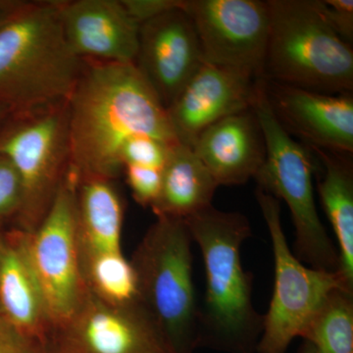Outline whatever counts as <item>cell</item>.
<instances>
[{"label": "cell", "instance_id": "6da1fadb", "mask_svg": "<svg viewBox=\"0 0 353 353\" xmlns=\"http://www.w3.org/2000/svg\"><path fill=\"white\" fill-rule=\"evenodd\" d=\"M69 167L79 181H114L120 152L137 136L179 143L167 109L134 63L83 60L68 101Z\"/></svg>", "mask_w": 353, "mask_h": 353}, {"label": "cell", "instance_id": "7a4b0ae2", "mask_svg": "<svg viewBox=\"0 0 353 353\" xmlns=\"http://www.w3.org/2000/svg\"><path fill=\"white\" fill-rule=\"evenodd\" d=\"M185 221L201 250L205 270L197 347L256 353L263 315L253 305V276L241 261V248L252 234L250 220L243 213L210 205Z\"/></svg>", "mask_w": 353, "mask_h": 353}, {"label": "cell", "instance_id": "3957f363", "mask_svg": "<svg viewBox=\"0 0 353 353\" xmlns=\"http://www.w3.org/2000/svg\"><path fill=\"white\" fill-rule=\"evenodd\" d=\"M82 64L65 38L59 0L25 1L0 28V105L17 115L68 101Z\"/></svg>", "mask_w": 353, "mask_h": 353}, {"label": "cell", "instance_id": "277c9868", "mask_svg": "<svg viewBox=\"0 0 353 353\" xmlns=\"http://www.w3.org/2000/svg\"><path fill=\"white\" fill-rule=\"evenodd\" d=\"M263 80L327 94L353 90V51L330 25L323 0H268Z\"/></svg>", "mask_w": 353, "mask_h": 353}, {"label": "cell", "instance_id": "5b68a950", "mask_svg": "<svg viewBox=\"0 0 353 353\" xmlns=\"http://www.w3.org/2000/svg\"><path fill=\"white\" fill-rule=\"evenodd\" d=\"M192 234L183 219L158 216L130 259L138 301L175 353L197 348L199 308L194 284Z\"/></svg>", "mask_w": 353, "mask_h": 353}, {"label": "cell", "instance_id": "8992f818", "mask_svg": "<svg viewBox=\"0 0 353 353\" xmlns=\"http://www.w3.org/2000/svg\"><path fill=\"white\" fill-rule=\"evenodd\" d=\"M252 109L263 134L265 159L254 179L257 189L284 201L294 228V254L311 268L336 272L340 255L323 225L315 203L314 160L307 148L285 131L274 114L261 79L256 81Z\"/></svg>", "mask_w": 353, "mask_h": 353}, {"label": "cell", "instance_id": "52a82bcc", "mask_svg": "<svg viewBox=\"0 0 353 353\" xmlns=\"http://www.w3.org/2000/svg\"><path fill=\"white\" fill-rule=\"evenodd\" d=\"M0 154L22 183V206L12 226L32 233L50 210L69 168L68 103L10 115L0 127Z\"/></svg>", "mask_w": 353, "mask_h": 353}, {"label": "cell", "instance_id": "ba28073f", "mask_svg": "<svg viewBox=\"0 0 353 353\" xmlns=\"http://www.w3.org/2000/svg\"><path fill=\"white\" fill-rule=\"evenodd\" d=\"M260 211L268 229L273 252L275 280L257 353H287L301 336L309 320L334 290L345 289L341 274L318 270L303 264L290 250L281 218V201L263 190H255Z\"/></svg>", "mask_w": 353, "mask_h": 353}, {"label": "cell", "instance_id": "9c48e42d", "mask_svg": "<svg viewBox=\"0 0 353 353\" xmlns=\"http://www.w3.org/2000/svg\"><path fill=\"white\" fill-rule=\"evenodd\" d=\"M78 183L79 176L69 167L50 210L38 228L27 233L28 254L52 333L75 314L88 292L77 234Z\"/></svg>", "mask_w": 353, "mask_h": 353}, {"label": "cell", "instance_id": "30bf717a", "mask_svg": "<svg viewBox=\"0 0 353 353\" xmlns=\"http://www.w3.org/2000/svg\"><path fill=\"white\" fill-rule=\"evenodd\" d=\"M204 61L263 78L269 9L260 0H183Z\"/></svg>", "mask_w": 353, "mask_h": 353}, {"label": "cell", "instance_id": "8fae6325", "mask_svg": "<svg viewBox=\"0 0 353 353\" xmlns=\"http://www.w3.org/2000/svg\"><path fill=\"white\" fill-rule=\"evenodd\" d=\"M50 341L60 353H175L139 301L116 305L90 292Z\"/></svg>", "mask_w": 353, "mask_h": 353}, {"label": "cell", "instance_id": "7c38bea8", "mask_svg": "<svg viewBox=\"0 0 353 353\" xmlns=\"http://www.w3.org/2000/svg\"><path fill=\"white\" fill-rule=\"evenodd\" d=\"M203 63L196 29L183 6L139 26L134 64L165 108L171 105Z\"/></svg>", "mask_w": 353, "mask_h": 353}, {"label": "cell", "instance_id": "4fadbf2b", "mask_svg": "<svg viewBox=\"0 0 353 353\" xmlns=\"http://www.w3.org/2000/svg\"><path fill=\"white\" fill-rule=\"evenodd\" d=\"M261 80L274 114L290 134H296L309 148L352 154V94H322Z\"/></svg>", "mask_w": 353, "mask_h": 353}, {"label": "cell", "instance_id": "5bb4252c", "mask_svg": "<svg viewBox=\"0 0 353 353\" xmlns=\"http://www.w3.org/2000/svg\"><path fill=\"white\" fill-rule=\"evenodd\" d=\"M256 79L204 61L167 108L179 143L192 148L208 128L252 108Z\"/></svg>", "mask_w": 353, "mask_h": 353}, {"label": "cell", "instance_id": "9a60e30c", "mask_svg": "<svg viewBox=\"0 0 353 353\" xmlns=\"http://www.w3.org/2000/svg\"><path fill=\"white\" fill-rule=\"evenodd\" d=\"M70 48L82 60L134 63L139 25L121 0H59Z\"/></svg>", "mask_w": 353, "mask_h": 353}, {"label": "cell", "instance_id": "2e32d148", "mask_svg": "<svg viewBox=\"0 0 353 353\" xmlns=\"http://www.w3.org/2000/svg\"><path fill=\"white\" fill-rule=\"evenodd\" d=\"M0 313L23 333L50 340L52 328L27 250V233L0 229Z\"/></svg>", "mask_w": 353, "mask_h": 353}, {"label": "cell", "instance_id": "e0dca14e", "mask_svg": "<svg viewBox=\"0 0 353 353\" xmlns=\"http://www.w3.org/2000/svg\"><path fill=\"white\" fill-rule=\"evenodd\" d=\"M192 150L219 187L243 185L254 179L265 159L263 134L252 108L208 128Z\"/></svg>", "mask_w": 353, "mask_h": 353}, {"label": "cell", "instance_id": "ac0fdd59", "mask_svg": "<svg viewBox=\"0 0 353 353\" xmlns=\"http://www.w3.org/2000/svg\"><path fill=\"white\" fill-rule=\"evenodd\" d=\"M124 217V202L113 181H79L77 234L81 260L123 252Z\"/></svg>", "mask_w": 353, "mask_h": 353}, {"label": "cell", "instance_id": "d6986e66", "mask_svg": "<svg viewBox=\"0 0 353 353\" xmlns=\"http://www.w3.org/2000/svg\"><path fill=\"white\" fill-rule=\"evenodd\" d=\"M217 185L189 146L174 145L161 170V188L152 206L154 214L187 219L212 205Z\"/></svg>", "mask_w": 353, "mask_h": 353}, {"label": "cell", "instance_id": "ffe728a7", "mask_svg": "<svg viewBox=\"0 0 353 353\" xmlns=\"http://www.w3.org/2000/svg\"><path fill=\"white\" fill-rule=\"evenodd\" d=\"M309 148V146H308ZM321 163L317 190L336 234L341 274L353 292V168L347 154L309 148Z\"/></svg>", "mask_w": 353, "mask_h": 353}, {"label": "cell", "instance_id": "44dd1931", "mask_svg": "<svg viewBox=\"0 0 353 353\" xmlns=\"http://www.w3.org/2000/svg\"><path fill=\"white\" fill-rule=\"evenodd\" d=\"M301 338L318 353H353V292L334 290L309 320Z\"/></svg>", "mask_w": 353, "mask_h": 353}, {"label": "cell", "instance_id": "7402d4cb", "mask_svg": "<svg viewBox=\"0 0 353 353\" xmlns=\"http://www.w3.org/2000/svg\"><path fill=\"white\" fill-rule=\"evenodd\" d=\"M81 264L90 294L116 305L138 301L136 273L124 252L90 257Z\"/></svg>", "mask_w": 353, "mask_h": 353}, {"label": "cell", "instance_id": "603a6c76", "mask_svg": "<svg viewBox=\"0 0 353 353\" xmlns=\"http://www.w3.org/2000/svg\"><path fill=\"white\" fill-rule=\"evenodd\" d=\"M20 176L12 162L0 154V229L12 226L22 206Z\"/></svg>", "mask_w": 353, "mask_h": 353}, {"label": "cell", "instance_id": "cb8c5ba5", "mask_svg": "<svg viewBox=\"0 0 353 353\" xmlns=\"http://www.w3.org/2000/svg\"><path fill=\"white\" fill-rule=\"evenodd\" d=\"M173 146L150 137H134L128 139L121 150V163L123 168L126 165H138L162 170Z\"/></svg>", "mask_w": 353, "mask_h": 353}, {"label": "cell", "instance_id": "d4e9b609", "mask_svg": "<svg viewBox=\"0 0 353 353\" xmlns=\"http://www.w3.org/2000/svg\"><path fill=\"white\" fill-rule=\"evenodd\" d=\"M134 201L145 208H152L161 188V169L126 165L123 168Z\"/></svg>", "mask_w": 353, "mask_h": 353}, {"label": "cell", "instance_id": "484cf974", "mask_svg": "<svg viewBox=\"0 0 353 353\" xmlns=\"http://www.w3.org/2000/svg\"><path fill=\"white\" fill-rule=\"evenodd\" d=\"M48 343L23 333L0 313V353H46Z\"/></svg>", "mask_w": 353, "mask_h": 353}, {"label": "cell", "instance_id": "4316f807", "mask_svg": "<svg viewBox=\"0 0 353 353\" xmlns=\"http://www.w3.org/2000/svg\"><path fill=\"white\" fill-rule=\"evenodd\" d=\"M330 25L341 39L352 43L353 39L352 0H323Z\"/></svg>", "mask_w": 353, "mask_h": 353}, {"label": "cell", "instance_id": "83f0119b", "mask_svg": "<svg viewBox=\"0 0 353 353\" xmlns=\"http://www.w3.org/2000/svg\"><path fill=\"white\" fill-rule=\"evenodd\" d=\"M123 6L139 25L162 14L180 8L183 0H121Z\"/></svg>", "mask_w": 353, "mask_h": 353}, {"label": "cell", "instance_id": "f1b7e54d", "mask_svg": "<svg viewBox=\"0 0 353 353\" xmlns=\"http://www.w3.org/2000/svg\"><path fill=\"white\" fill-rule=\"evenodd\" d=\"M24 3L25 1L20 0H0V28L8 22Z\"/></svg>", "mask_w": 353, "mask_h": 353}, {"label": "cell", "instance_id": "f546056e", "mask_svg": "<svg viewBox=\"0 0 353 353\" xmlns=\"http://www.w3.org/2000/svg\"><path fill=\"white\" fill-rule=\"evenodd\" d=\"M10 111L6 106L0 105V127L6 122L7 118L10 116Z\"/></svg>", "mask_w": 353, "mask_h": 353}, {"label": "cell", "instance_id": "4dcf8cb0", "mask_svg": "<svg viewBox=\"0 0 353 353\" xmlns=\"http://www.w3.org/2000/svg\"><path fill=\"white\" fill-rule=\"evenodd\" d=\"M299 353H318V352L311 343H309L308 341H304V345L299 350Z\"/></svg>", "mask_w": 353, "mask_h": 353}, {"label": "cell", "instance_id": "1f68e13d", "mask_svg": "<svg viewBox=\"0 0 353 353\" xmlns=\"http://www.w3.org/2000/svg\"><path fill=\"white\" fill-rule=\"evenodd\" d=\"M46 353H60V352H58L57 348L53 347V345H52V343H51V341L50 340V343H48V350H46Z\"/></svg>", "mask_w": 353, "mask_h": 353}]
</instances>
